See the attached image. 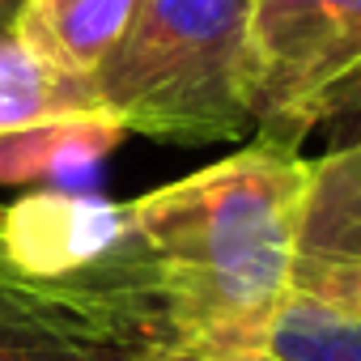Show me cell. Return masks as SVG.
<instances>
[{
  "label": "cell",
  "instance_id": "cell-3",
  "mask_svg": "<svg viewBox=\"0 0 361 361\" xmlns=\"http://www.w3.org/2000/svg\"><path fill=\"white\" fill-rule=\"evenodd\" d=\"M174 336L136 234L77 276L0 264V361H145Z\"/></svg>",
  "mask_w": 361,
  "mask_h": 361
},
{
  "label": "cell",
  "instance_id": "cell-1",
  "mask_svg": "<svg viewBox=\"0 0 361 361\" xmlns=\"http://www.w3.org/2000/svg\"><path fill=\"white\" fill-rule=\"evenodd\" d=\"M306 161L293 145L255 140L128 204L178 340L259 348L298 272Z\"/></svg>",
  "mask_w": 361,
  "mask_h": 361
},
{
  "label": "cell",
  "instance_id": "cell-10",
  "mask_svg": "<svg viewBox=\"0 0 361 361\" xmlns=\"http://www.w3.org/2000/svg\"><path fill=\"white\" fill-rule=\"evenodd\" d=\"M145 361H272L264 348H230V344H209V340H170Z\"/></svg>",
  "mask_w": 361,
  "mask_h": 361
},
{
  "label": "cell",
  "instance_id": "cell-7",
  "mask_svg": "<svg viewBox=\"0 0 361 361\" xmlns=\"http://www.w3.org/2000/svg\"><path fill=\"white\" fill-rule=\"evenodd\" d=\"M140 0H26L13 35L68 77H94L128 39Z\"/></svg>",
  "mask_w": 361,
  "mask_h": 361
},
{
  "label": "cell",
  "instance_id": "cell-5",
  "mask_svg": "<svg viewBox=\"0 0 361 361\" xmlns=\"http://www.w3.org/2000/svg\"><path fill=\"white\" fill-rule=\"evenodd\" d=\"M123 136L128 128L111 115H77L5 132L0 136V183L35 192H85Z\"/></svg>",
  "mask_w": 361,
  "mask_h": 361
},
{
  "label": "cell",
  "instance_id": "cell-8",
  "mask_svg": "<svg viewBox=\"0 0 361 361\" xmlns=\"http://www.w3.org/2000/svg\"><path fill=\"white\" fill-rule=\"evenodd\" d=\"M77 115H106L94 98V85L35 56L13 30L0 35V136Z\"/></svg>",
  "mask_w": 361,
  "mask_h": 361
},
{
  "label": "cell",
  "instance_id": "cell-4",
  "mask_svg": "<svg viewBox=\"0 0 361 361\" xmlns=\"http://www.w3.org/2000/svg\"><path fill=\"white\" fill-rule=\"evenodd\" d=\"M132 238L128 204L94 192H26L0 209V264L22 276H77Z\"/></svg>",
  "mask_w": 361,
  "mask_h": 361
},
{
  "label": "cell",
  "instance_id": "cell-6",
  "mask_svg": "<svg viewBox=\"0 0 361 361\" xmlns=\"http://www.w3.org/2000/svg\"><path fill=\"white\" fill-rule=\"evenodd\" d=\"M361 272V140L306 161L298 272Z\"/></svg>",
  "mask_w": 361,
  "mask_h": 361
},
{
  "label": "cell",
  "instance_id": "cell-13",
  "mask_svg": "<svg viewBox=\"0 0 361 361\" xmlns=\"http://www.w3.org/2000/svg\"><path fill=\"white\" fill-rule=\"evenodd\" d=\"M5 30H9V26H0V35H5Z\"/></svg>",
  "mask_w": 361,
  "mask_h": 361
},
{
  "label": "cell",
  "instance_id": "cell-2",
  "mask_svg": "<svg viewBox=\"0 0 361 361\" xmlns=\"http://www.w3.org/2000/svg\"><path fill=\"white\" fill-rule=\"evenodd\" d=\"M128 132L234 140L255 128L251 0H140L128 39L90 77Z\"/></svg>",
  "mask_w": 361,
  "mask_h": 361
},
{
  "label": "cell",
  "instance_id": "cell-12",
  "mask_svg": "<svg viewBox=\"0 0 361 361\" xmlns=\"http://www.w3.org/2000/svg\"><path fill=\"white\" fill-rule=\"evenodd\" d=\"M26 0H0V26H13V18L22 13Z\"/></svg>",
  "mask_w": 361,
  "mask_h": 361
},
{
  "label": "cell",
  "instance_id": "cell-11",
  "mask_svg": "<svg viewBox=\"0 0 361 361\" xmlns=\"http://www.w3.org/2000/svg\"><path fill=\"white\" fill-rule=\"evenodd\" d=\"M293 285L361 310V272H302V276H293Z\"/></svg>",
  "mask_w": 361,
  "mask_h": 361
},
{
  "label": "cell",
  "instance_id": "cell-9",
  "mask_svg": "<svg viewBox=\"0 0 361 361\" xmlns=\"http://www.w3.org/2000/svg\"><path fill=\"white\" fill-rule=\"evenodd\" d=\"M259 348L272 361H361V310L293 285L268 319Z\"/></svg>",
  "mask_w": 361,
  "mask_h": 361
}]
</instances>
